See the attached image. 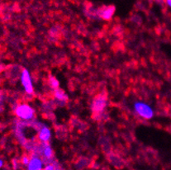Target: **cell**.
<instances>
[{"instance_id": "1", "label": "cell", "mask_w": 171, "mask_h": 170, "mask_svg": "<svg viewBox=\"0 0 171 170\" xmlns=\"http://www.w3.org/2000/svg\"><path fill=\"white\" fill-rule=\"evenodd\" d=\"M15 114L19 119L25 122H31L35 118L34 109L28 104H20L17 107Z\"/></svg>"}, {"instance_id": "2", "label": "cell", "mask_w": 171, "mask_h": 170, "mask_svg": "<svg viewBox=\"0 0 171 170\" xmlns=\"http://www.w3.org/2000/svg\"><path fill=\"white\" fill-rule=\"evenodd\" d=\"M134 111L137 115L144 119H151L154 117V111L150 105L144 102H136L134 103Z\"/></svg>"}, {"instance_id": "3", "label": "cell", "mask_w": 171, "mask_h": 170, "mask_svg": "<svg viewBox=\"0 0 171 170\" xmlns=\"http://www.w3.org/2000/svg\"><path fill=\"white\" fill-rule=\"evenodd\" d=\"M20 79L21 83H22V85H23L25 92L28 95L33 94V92H34V87H33L32 77H31V74H30L29 71H28V69H23V71L21 73Z\"/></svg>"}, {"instance_id": "4", "label": "cell", "mask_w": 171, "mask_h": 170, "mask_svg": "<svg viewBox=\"0 0 171 170\" xmlns=\"http://www.w3.org/2000/svg\"><path fill=\"white\" fill-rule=\"evenodd\" d=\"M107 97L104 94H98L94 98L92 102V111L94 114H100L104 111L107 107Z\"/></svg>"}, {"instance_id": "5", "label": "cell", "mask_w": 171, "mask_h": 170, "mask_svg": "<svg viewBox=\"0 0 171 170\" xmlns=\"http://www.w3.org/2000/svg\"><path fill=\"white\" fill-rule=\"evenodd\" d=\"M35 150L45 161H50L53 158V150L48 143L41 142L37 145V147L36 146Z\"/></svg>"}, {"instance_id": "6", "label": "cell", "mask_w": 171, "mask_h": 170, "mask_svg": "<svg viewBox=\"0 0 171 170\" xmlns=\"http://www.w3.org/2000/svg\"><path fill=\"white\" fill-rule=\"evenodd\" d=\"M45 167V160L42 159V157L40 156L38 154L35 153L30 158L29 164L28 168L29 170H40L42 169Z\"/></svg>"}, {"instance_id": "7", "label": "cell", "mask_w": 171, "mask_h": 170, "mask_svg": "<svg viewBox=\"0 0 171 170\" xmlns=\"http://www.w3.org/2000/svg\"><path fill=\"white\" fill-rule=\"evenodd\" d=\"M37 138L39 141L42 143H48L51 138V131L46 126H41L38 130Z\"/></svg>"}, {"instance_id": "8", "label": "cell", "mask_w": 171, "mask_h": 170, "mask_svg": "<svg viewBox=\"0 0 171 170\" xmlns=\"http://www.w3.org/2000/svg\"><path fill=\"white\" fill-rule=\"evenodd\" d=\"M114 12H115V8L113 6H107L99 9L98 16L104 20H110L113 16Z\"/></svg>"}, {"instance_id": "9", "label": "cell", "mask_w": 171, "mask_h": 170, "mask_svg": "<svg viewBox=\"0 0 171 170\" xmlns=\"http://www.w3.org/2000/svg\"><path fill=\"white\" fill-rule=\"evenodd\" d=\"M54 97H55L56 102H60L61 104H63V102H66L67 100H68V97H67L66 93L59 88L54 90Z\"/></svg>"}, {"instance_id": "10", "label": "cell", "mask_w": 171, "mask_h": 170, "mask_svg": "<svg viewBox=\"0 0 171 170\" xmlns=\"http://www.w3.org/2000/svg\"><path fill=\"white\" fill-rule=\"evenodd\" d=\"M49 83H50V87L52 88L54 90L59 88V82H58V80L55 77H50V80H49Z\"/></svg>"}, {"instance_id": "11", "label": "cell", "mask_w": 171, "mask_h": 170, "mask_svg": "<svg viewBox=\"0 0 171 170\" xmlns=\"http://www.w3.org/2000/svg\"><path fill=\"white\" fill-rule=\"evenodd\" d=\"M30 158H31V157H29L28 155H24V156H23L21 162H22V163H23V165L28 167L30 162Z\"/></svg>"}, {"instance_id": "12", "label": "cell", "mask_w": 171, "mask_h": 170, "mask_svg": "<svg viewBox=\"0 0 171 170\" xmlns=\"http://www.w3.org/2000/svg\"><path fill=\"white\" fill-rule=\"evenodd\" d=\"M45 169L46 170H53V169H55V163H47L46 165V167H45Z\"/></svg>"}, {"instance_id": "13", "label": "cell", "mask_w": 171, "mask_h": 170, "mask_svg": "<svg viewBox=\"0 0 171 170\" xmlns=\"http://www.w3.org/2000/svg\"><path fill=\"white\" fill-rule=\"evenodd\" d=\"M165 2H166V4L169 6V7L171 8V0H165Z\"/></svg>"}, {"instance_id": "14", "label": "cell", "mask_w": 171, "mask_h": 170, "mask_svg": "<svg viewBox=\"0 0 171 170\" xmlns=\"http://www.w3.org/2000/svg\"><path fill=\"white\" fill-rule=\"evenodd\" d=\"M3 166V161L0 159V168H2Z\"/></svg>"}]
</instances>
